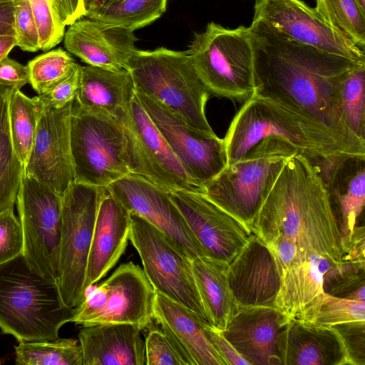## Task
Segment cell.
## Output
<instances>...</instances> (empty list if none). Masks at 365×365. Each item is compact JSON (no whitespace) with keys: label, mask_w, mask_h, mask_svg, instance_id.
I'll use <instances>...</instances> for the list:
<instances>
[{"label":"cell","mask_w":365,"mask_h":365,"mask_svg":"<svg viewBox=\"0 0 365 365\" xmlns=\"http://www.w3.org/2000/svg\"><path fill=\"white\" fill-rule=\"evenodd\" d=\"M255 95L304 114L352 140L344 117L341 90L348 76L365 62L300 43L259 20L249 26Z\"/></svg>","instance_id":"cell-1"},{"label":"cell","mask_w":365,"mask_h":365,"mask_svg":"<svg viewBox=\"0 0 365 365\" xmlns=\"http://www.w3.org/2000/svg\"><path fill=\"white\" fill-rule=\"evenodd\" d=\"M251 231L264 242L281 234L302 250L342 262V235L320 170L299 153L285 161Z\"/></svg>","instance_id":"cell-2"},{"label":"cell","mask_w":365,"mask_h":365,"mask_svg":"<svg viewBox=\"0 0 365 365\" xmlns=\"http://www.w3.org/2000/svg\"><path fill=\"white\" fill-rule=\"evenodd\" d=\"M269 136L288 142L320 172L343 158L365 156V142L343 137L304 114L254 94L242 103L223 138L227 165Z\"/></svg>","instance_id":"cell-3"},{"label":"cell","mask_w":365,"mask_h":365,"mask_svg":"<svg viewBox=\"0 0 365 365\" xmlns=\"http://www.w3.org/2000/svg\"><path fill=\"white\" fill-rule=\"evenodd\" d=\"M56 280L34 269L22 254L0 264V329L19 341H50L71 322Z\"/></svg>","instance_id":"cell-4"},{"label":"cell","mask_w":365,"mask_h":365,"mask_svg":"<svg viewBox=\"0 0 365 365\" xmlns=\"http://www.w3.org/2000/svg\"><path fill=\"white\" fill-rule=\"evenodd\" d=\"M297 153L281 138H265L206 183L204 194L251 230L285 161Z\"/></svg>","instance_id":"cell-5"},{"label":"cell","mask_w":365,"mask_h":365,"mask_svg":"<svg viewBox=\"0 0 365 365\" xmlns=\"http://www.w3.org/2000/svg\"><path fill=\"white\" fill-rule=\"evenodd\" d=\"M135 88L165 105L196 129L215 135L205 115L210 96L185 51L136 50L128 63Z\"/></svg>","instance_id":"cell-6"},{"label":"cell","mask_w":365,"mask_h":365,"mask_svg":"<svg viewBox=\"0 0 365 365\" xmlns=\"http://www.w3.org/2000/svg\"><path fill=\"white\" fill-rule=\"evenodd\" d=\"M188 53L210 96L244 103L255 93L249 27L227 29L215 22L195 35Z\"/></svg>","instance_id":"cell-7"},{"label":"cell","mask_w":365,"mask_h":365,"mask_svg":"<svg viewBox=\"0 0 365 365\" xmlns=\"http://www.w3.org/2000/svg\"><path fill=\"white\" fill-rule=\"evenodd\" d=\"M125 145L119 121L73 101L71 149L76 182L106 187L128 175Z\"/></svg>","instance_id":"cell-8"},{"label":"cell","mask_w":365,"mask_h":365,"mask_svg":"<svg viewBox=\"0 0 365 365\" xmlns=\"http://www.w3.org/2000/svg\"><path fill=\"white\" fill-rule=\"evenodd\" d=\"M106 187L73 182L62 196L56 282L64 304L73 309L86 292L87 264L96 215Z\"/></svg>","instance_id":"cell-9"},{"label":"cell","mask_w":365,"mask_h":365,"mask_svg":"<svg viewBox=\"0 0 365 365\" xmlns=\"http://www.w3.org/2000/svg\"><path fill=\"white\" fill-rule=\"evenodd\" d=\"M155 294L143 269L127 262L86 289L83 301L73 309L71 322L81 326L132 324L147 329L154 319Z\"/></svg>","instance_id":"cell-10"},{"label":"cell","mask_w":365,"mask_h":365,"mask_svg":"<svg viewBox=\"0 0 365 365\" xmlns=\"http://www.w3.org/2000/svg\"><path fill=\"white\" fill-rule=\"evenodd\" d=\"M130 219L129 240L155 292L183 306L210 325L194 280L191 259L144 218L130 212Z\"/></svg>","instance_id":"cell-11"},{"label":"cell","mask_w":365,"mask_h":365,"mask_svg":"<svg viewBox=\"0 0 365 365\" xmlns=\"http://www.w3.org/2000/svg\"><path fill=\"white\" fill-rule=\"evenodd\" d=\"M120 123L125 136L129 173L169 193L178 190L204 193V189L188 175L135 94Z\"/></svg>","instance_id":"cell-12"},{"label":"cell","mask_w":365,"mask_h":365,"mask_svg":"<svg viewBox=\"0 0 365 365\" xmlns=\"http://www.w3.org/2000/svg\"><path fill=\"white\" fill-rule=\"evenodd\" d=\"M16 202L23 232V256L33 269L56 281L62 196L25 174Z\"/></svg>","instance_id":"cell-13"},{"label":"cell","mask_w":365,"mask_h":365,"mask_svg":"<svg viewBox=\"0 0 365 365\" xmlns=\"http://www.w3.org/2000/svg\"><path fill=\"white\" fill-rule=\"evenodd\" d=\"M135 95L192 180L204 189L227 165L223 139L195 128L152 96Z\"/></svg>","instance_id":"cell-14"},{"label":"cell","mask_w":365,"mask_h":365,"mask_svg":"<svg viewBox=\"0 0 365 365\" xmlns=\"http://www.w3.org/2000/svg\"><path fill=\"white\" fill-rule=\"evenodd\" d=\"M254 20L325 52L365 62L361 49L302 0H255Z\"/></svg>","instance_id":"cell-15"},{"label":"cell","mask_w":365,"mask_h":365,"mask_svg":"<svg viewBox=\"0 0 365 365\" xmlns=\"http://www.w3.org/2000/svg\"><path fill=\"white\" fill-rule=\"evenodd\" d=\"M170 197L207 257L228 264L252 235L202 192L178 190L170 192Z\"/></svg>","instance_id":"cell-16"},{"label":"cell","mask_w":365,"mask_h":365,"mask_svg":"<svg viewBox=\"0 0 365 365\" xmlns=\"http://www.w3.org/2000/svg\"><path fill=\"white\" fill-rule=\"evenodd\" d=\"M106 189L130 212L157 227L190 259L206 256L169 192L131 173L111 183Z\"/></svg>","instance_id":"cell-17"},{"label":"cell","mask_w":365,"mask_h":365,"mask_svg":"<svg viewBox=\"0 0 365 365\" xmlns=\"http://www.w3.org/2000/svg\"><path fill=\"white\" fill-rule=\"evenodd\" d=\"M73 103L62 108L43 106L25 174L63 196L75 182L71 149Z\"/></svg>","instance_id":"cell-18"},{"label":"cell","mask_w":365,"mask_h":365,"mask_svg":"<svg viewBox=\"0 0 365 365\" xmlns=\"http://www.w3.org/2000/svg\"><path fill=\"white\" fill-rule=\"evenodd\" d=\"M227 277L237 305L274 307L280 275L269 247L255 234L227 264Z\"/></svg>","instance_id":"cell-19"},{"label":"cell","mask_w":365,"mask_h":365,"mask_svg":"<svg viewBox=\"0 0 365 365\" xmlns=\"http://www.w3.org/2000/svg\"><path fill=\"white\" fill-rule=\"evenodd\" d=\"M289 318L275 307L237 305L222 332L249 365H281L278 338Z\"/></svg>","instance_id":"cell-20"},{"label":"cell","mask_w":365,"mask_h":365,"mask_svg":"<svg viewBox=\"0 0 365 365\" xmlns=\"http://www.w3.org/2000/svg\"><path fill=\"white\" fill-rule=\"evenodd\" d=\"M137 41L133 31L89 18L69 25L63 37L66 50L87 65L114 71L127 69Z\"/></svg>","instance_id":"cell-21"},{"label":"cell","mask_w":365,"mask_h":365,"mask_svg":"<svg viewBox=\"0 0 365 365\" xmlns=\"http://www.w3.org/2000/svg\"><path fill=\"white\" fill-rule=\"evenodd\" d=\"M281 365L349 364L342 340L331 327L289 318L278 338Z\"/></svg>","instance_id":"cell-22"},{"label":"cell","mask_w":365,"mask_h":365,"mask_svg":"<svg viewBox=\"0 0 365 365\" xmlns=\"http://www.w3.org/2000/svg\"><path fill=\"white\" fill-rule=\"evenodd\" d=\"M130 212L106 189L98 206L88 256L86 288L93 286L116 264L125 252Z\"/></svg>","instance_id":"cell-23"},{"label":"cell","mask_w":365,"mask_h":365,"mask_svg":"<svg viewBox=\"0 0 365 365\" xmlns=\"http://www.w3.org/2000/svg\"><path fill=\"white\" fill-rule=\"evenodd\" d=\"M144 329L132 324L82 326L83 365H145Z\"/></svg>","instance_id":"cell-24"},{"label":"cell","mask_w":365,"mask_h":365,"mask_svg":"<svg viewBox=\"0 0 365 365\" xmlns=\"http://www.w3.org/2000/svg\"><path fill=\"white\" fill-rule=\"evenodd\" d=\"M153 318L185 365H225L204 334L205 322L183 306L156 292Z\"/></svg>","instance_id":"cell-25"},{"label":"cell","mask_w":365,"mask_h":365,"mask_svg":"<svg viewBox=\"0 0 365 365\" xmlns=\"http://www.w3.org/2000/svg\"><path fill=\"white\" fill-rule=\"evenodd\" d=\"M342 237L357 225L365 205V156L347 157L320 172Z\"/></svg>","instance_id":"cell-26"},{"label":"cell","mask_w":365,"mask_h":365,"mask_svg":"<svg viewBox=\"0 0 365 365\" xmlns=\"http://www.w3.org/2000/svg\"><path fill=\"white\" fill-rule=\"evenodd\" d=\"M336 264L314 251L300 250L293 262L280 273L274 307L289 317L296 318L324 292V275Z\"/></svg>","instance_id":"cell-27"},{"label":"cell","mask_w":365,"mask_h":365,"mask_svg":"<svg viewBox=\"0 0 365 365\" xmlns=\"http://www.w3.org/2000/svg\"><path fill=\"white\" fill-rule=\"evenodd\" d=\"M134 94L135 85L128 70L81 66L80 88L76 98L81 106L104 112L120 123Z\"/></svg>","instance_id":"cell-28"},{"label":"cell","mask_w":365,"mask_h":365,"mask_svg":"<svg viewBox=\"0 0 365 365\" xmlns=\"http://www.w3.org/2000/svg\"><path fill=\"white\" fill-rule=\"evenodd\" d=\"M227 263L207 256L191 259L194 280L210 325L224 331L237 304L227 277Z\"/></svg>","instance_id":"cell-29"},{"label":"cell","mask_w":365,"mask_h":365,"mask_svg":"<svg viewBox=\"0 0 365 365\" xmlns=\"http://www.w3.org/2000/svg\"><path fill=\"white\" fill-rule=\"evenodd\" d=\"M11 90L0 86V212L14 208L25 175L9 129V98Z\"/></svg>","instance_id":"cell-30"},{"label":"cell","mask_w":365,"mask_h":365,"mask_svg":"<svg viewBox=\"0 0 365 365\" xmlns=\"http://www.w3.org/2000/svg\"><path fill=\"white\" fill-rule=\"evenodd\" d=\"M43 106L38 96L29 98L11 90L9 98V129L15 151L26 168Z\"/></svg>","instance_id":"cell-31"},{"label":"cell","mask_w":365,"mask_h":365,"mask_svg":"<svg viewBox=\"0 0 365 365\" xmlns=\"http://www.w3.org/2000/svg\"><path fill=\"white\" fill-rule=\"evenodd\" d=\"M167 0H122L86 16L130 31L146 26L165 12Z\"/></svg>","instance_id":"cell-32"},{"label":"cell","mask_w":365,"mask_h":365,"mask_svg":"<svg viewBox=\"0 0 365 365\" xmlns=\"http://www.w3.org/2000/svg\"><path fill=\"white\" fill-rule=\"evenodd\" d=\"M16 363L22 365H83L80 344L73 339L19 341Z\"/></svg>","instance_id":"cell-33"},{"label":"cell","mask_w":365,"mask_h":365,"mask_svg":"<svg viewBox=\"0 0 365 365\" xmlns=\"http://www.w3.org/2000/svg\"><path fill=\"white\" fill-rule=\"evenodd\" d=\"M295 319L322 327L365 321V304L324 292Z\"/></svg>","instance_id":"cell-34"},{"label":"cell","mask_w":365,"mask_h":365,"mask_svg":"<svg viewBox=\"0 0 365 365\" xmlns=\"http://www.w3.org/2000/svg\"><path fill=\"white\" fill-rule=\"evenodd\" d=\"M315 9L333 28L365 50V12L356 0H316Z\"/></svg>","instance_id":"cell-35"},{"label":"cell","mask_w":365,"mask_h":365,"mask_svg":"<svg viewBox=\"0 0 365 365\" xmlns=\"http://www.w3.org/2000/svg\"><path fill=\"white\" fill-rule=\"evenodd\" d=\"M76 65L68 52L61 48L46 52L27 63L29 83L38 95L43 94L66 77Z\"/></svg>","instance_id":"cell-36"},{"label":"cell","mask_w":365,"mask_h":365,"mask_svg":"<svg viewBox=\"0 0 365 365\" xmlns=\"http://www.w3.org/2000/svg\"><path fill=\"white\" fill-rule=\"evenodd\" d=\"M365 64L356 68L348 76L341 90L344 119L352 134L365 140Z\"/></svg>","instance_id":"cell-37"},{"label":"cell","mask_w":365,"mask_h":365,"mask_svg":"<svg viewBox=\"0 0 365 365\" xmlns=\"http://www.w3.org/2000/svg\"><path fill=\"white\" fill-rule=\"evenodd\" d=\"M38 28L41 50L47 51L63 38L66 26L62 23L53 0H29Z\"/></svg>","instance_id":"cell-38"},{"label":"cell","mask_w":365,"mask_h":365,"mask_svg":"<svg viewBox=\"0 0 365 365\" xmlns=\"http://www.w3.org/2000/svg\"><path fill=\"white\" fill-rule=\"evenodd\" d=\"M16 46L29 52L41 50L39 34L29 0H14Z\"/></svg>","instance_id":"cell-39"},{"label":"cell","mask_w":365,"mask_h":365,"mask_svg":"<svg viewBox=\"0 0 365 365\" xmlns=\"http://www.w3.org/2000/svg\"><path fill=\"white\" fill-rule=\"evenodd\" d=\"M145 339L146 365H185L161 328L148 327Z\"/></svg>","instance_id":"cell-40"},{"label":"cell","mask_w":365,"mask_h":365,"mask_svg":"<svg viewBox=\"0 0 365 365\" xmlns=\"http://www.w3.org/2000/svg\"><path fill=\"white\" fill-rule=\"evenodd\" d=\"M24 238L19 220L13 209L0 212V264L22 254Z\"/></svg>","instance_id":"cell-41"},{"label":"cell","mask_w":365,"mask_h":365,"mask_svg":"<svg viewBox=\"0 0 365 365\" xmlns=\"http://www.w3.org/2000/svg\"><path fill=\"white\" fill-rule=\"evenodd\" d=\"M81 66L76 63L72 71L38 98L43 106L62 108L73 102L78 95L81 81Z\"/></svg>","instance_id":"cell-42"},{"label":"cell","mask_w":365,"mask_h":365,"mask_svg":"<svg viewBox=\"0 0 365 365\" xmlns=\"http://www.w3.org/2000/svg\"><path fill=\"white\" fill-rule=\"evenodd\" d=\"M340 336L350 365H365V321L331 327Z\"/></svg>","instance_id":"cell-43"},{"label":"cell","mask_w":365,"mask_h":365,"mask_svg":"<svg viewBox=\"0 0 365 365\" xmlns=\"http://www.w3.org/2000/svg\"><path fill=\"white\" fill-rule=\"evenodd\" d=\"M202 329L207 339L224 361L225 365H249L224 336L222 331L203 322Z\"/></svg>","instance_id":"cell-44"},{"label":"cell","mask_w":365,"mask_h":365,"mask_svg":"<svg viewBox=\"0 0 365 365\" xmlns=\"http://www.w3.org/2000/svg\"><path fill=\"white\" fill-rule=\"evenodd\" d=\"M29 83L26 66L7 56L0 60V86L12 90H20Z\"/></svg>","instance_id":"cell-45"},{"label":"cell","mask_w":365,"mask_h":365,"mask_svg":"<svg viewBox=\"0 0 365 365\" xmlns=\"http://www.w3.org/2000/svg\"><path fill=\"white\" fill-rule=\"evenodd\" d=\"M342 261L365 263V228L356 225L351 234L341 237Z\"/></svg>","instance_id":"cell-46"},{"label":"cell","mask_w":365,"mask_h":365,"mask_svg":"<svg viewBox=\"0 0 365 365\" xmlns=\"http://www.w3.org/2000/svg\"><path fill=\"white\" fill-rule=\"evenodd\" d=\"M58 14L65 26L85 17L83 0H53Z\"/></svg>","instance_id":"cell-47"},{"label":"cell","mask_w":365,"mask_h":365,"mask_svg":"<svg viewBox=\"0 0 365 365\" xmlns=\"http://www.w3.org/2000/svg\"><path fill=\"white\" fill-rule=\"evenodd\" d=\"M14 0H0V36H15Z\"/></svg>","instance_id":"cell-48"},{"label":"cell","mask_w":365,"mask_h":365,"mask_svg":"<svg viewBox=\"0 0 365 365\" xmlns=\"http://www.w3.org/2000/svg\"><path fill=\"white\" fill-rule=\"evenodd\" d=\"M16 44L15 36H0V60L7 56Z\"/></svg>","instance_id":"cell-49"},{"label":"cell","mask_w":365,"mask_h":365,"mask_svg":"<svg viewBox=\"0 0 365 365\" xmlns=\"http://www.w3.org/2000/svg\"><path fill=\"white\" fill-rule=\"evenodd\" d=\"M104 0H83L86 11L85 17L98 9Z\"/></svg>","instance_id":"cell-50"},{"label":"cell","mask_w":365,"mask_h":365,"mask_svg":"<svg viewBox=\"0 0 365 365\" xmlns=\"http://www.w3.org/2000/svg\"><path fill=\"white\" fill-rule=\"evenodd\" d=\"M122 1V0H104L103 2L102 6L100 8L108 6V5L111 4H113V3H115V2H118V1Z\"/></svg>","instance_id":"cell-51"},{"label":"cell","mask_w":365,"mask_h":365,"mask_svg":"<svg viewBox=\"0 0 365 365\" xmlns=\"http://www.w3.org/2000/svg\"><path fill=\"white\" fill-rule=\"evenodd\" d=\"M360 9L365 12V0H356Z\"/></svg>","instance_id":"cell-52"}]
</instances>
